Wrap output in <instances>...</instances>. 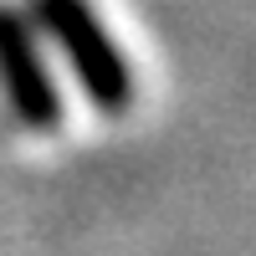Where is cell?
<instances>
[{
  "instance_id": "cell-1",
  "label": "cell",
  "mask_w": 256,
  "mask_h": 256,
  "mask_svg": "<svg viewBox=\"0 0 256 256\" xmlns=\"http://www.w3.org/2000/svg\"><path fill=\"white\" fill-rule=\"evenodd\" d=\"M31 6L41 16V26L62 41L88 102L102 113H123L134 102V82H128V67L113 46V36L102 31V20L92 16V6L88 0H31Z\"/></svg>"
},
{
  "instance_id": "cell-2",
  "label": "cell",
  "mask_w": 256,
  "mask_h": 256,
  "mask_svg": "<svg viewBox=\"0 0 256 256\" xmlns=\"http://www.w3.org/2000/svg\"><path fill=\"white\" fill-rule=\"evenodd\" d=\"M0 88H6L10 113L31 134H52L62 118V98L52 88V72L41 67V52L10 6H0Z\"/></svg>"
}]
</instances>
